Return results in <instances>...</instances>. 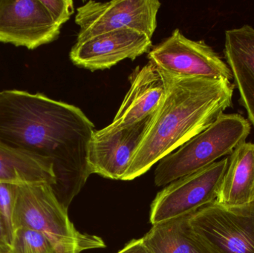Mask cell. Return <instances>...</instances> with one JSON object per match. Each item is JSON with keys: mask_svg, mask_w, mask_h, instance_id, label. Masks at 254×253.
Here are the masks:
<instances>
[{"mask_svg": "<svg viewBox=\"0 0 254 253\" xmlns=\"http://www.w3.org/2000/svg\"><path fill=\"white\" fill-rule=\"evenodd\" d=\"M152 48V39L132 29H121L76 42L70 51L71 62L80 68L105 70L126 59L134 60Z\"/></svg>", "mask_w": 254, "mask_h": 253, "instance_id": "10", "label": "cell"}, {"mask_svg": "<svg viewBox=\"0 0 254 253\" xmlns=\"http://www.w3.org/2000/svg\"><path fill=\"white\" fill-rule=\"evenodd\" d=\"M251 130L250 122L241 114H221L209 127L158 162L155 184L167 185L231 154L246 142Z\"/></svg>", "mask_w": 254, "mask_h": 253, "instance_id": "4", "label": "cell"}, {"mask_svg": "<svg viewBox=\"0 0 254 253\" xmlns=\"http://www.w3.org/2000/svg\"><path fill=\"white\" fill-rule=\"evenodd\" d=\"M95 126L78 107L43 94L0 92V143L49 159L55 196L68 209L90 176L87 156Z\"/></svg>", "mask_w": 254, "mask_h": 253, "instance_id": "1", "label": "cell"}, {"mask_svg": "<svg viewBox=\"0 0 254 253\" xmlns=\"http://www.w3.org/2000/svg\"><path fill=\"white\" fill-rule=\"evenodd\" d=\"M11 239L6 227L5 223L0 214V253H8Z\"/></svg>", "mask_w": 254, "mask_h": 253, "instance_id": "20", "label": "cell"}, {"mask_svg": "<svg viewBox=\"0 0 254 253\" xmlns=\"http://www.w3.org/2000/svg\"><path fill=\"white\" fill-rule=\"evenodd\" d=\"M16 188L15 184L0 183V214L5 223L11 242L14 234L13 218Z\"/></svg>", "mask_w": 254, "mask_h": 253, "instance_id": "18", "label": "cell"}, {"mask_svg": "<svg viewBox=\"0 0 254 253\" xmlns=\"http://www.w3.org/2000/svg\"><path fill=\"white\" fill-rule=\"evenodd\" d=\"M61 28L40 0H0V43L34 50L56 40Z\"/></svg>", "mask_w": 254, "mask_h": 253, "instance_id": "9", "label": "cell"}, {"mask_svg": "<svg viewBox=\"0 0 254 253\" xmlns=\"http://www.w3.org/2000/svg\"><path fill=\"white\" fill-rule=\"evenodd\" d=\"M128 80L129 89L111 124L105 127L107 130L125 129L153 115L165 96L164 76L150 61L143 66H137Z\"/></svg>", "mask_w": 254, "mask_h": 253, "instance_id": "12", "label": "cell"}, {"mask_svg": "<svg viewBox=\"0 0 254 253\" xmlns=\"http://www.w3.org/2000/svg\"><path fill=\"white\" fill-rule=\"evenodd\" d=\"M166 94L122 181L141 176L210 126L233 105L230 80L185 77L161 70Z\"/></svg>", "mask_w": 254, "mask_h": 253, "instance_id": "2", "label": "cell"}, {"mask_svg": "<svg viewBox=\"0 0 254 253\" xmlns=\"http://www.w3.org/2000/svg\"><path fill=\"white\" fill-rule=\"evenodd\" d=\"M158 0L89 1L77 9V41L121 29H132L152 39L161 7Z\"/></svg>", "mask_w": 254, "mask_h": 253, "instance_id": "7", "label": "cell"}, {"mask_svg": "<svg viewBox=\"0 0 254 253\" xmlns=\"http://www.w3.org/2000/svg\"><path fill=\"white\" fill-rule=\"evenodd\" d=\"M148 58L160 69L181 77L233 79L228 64L213 48L204 41L187 38L179 29L152 48Z\"/></svg>", "mask_w": 254, "mask_h": 253, "instance_id": "8", "label": "cell"}, {"mask_svg": "<svg viewBox=\"0 0 254 253\" xmlns=\"http://www.w3.org/2000/svg\"><path fill=\"white\" fill-rule=\"evenodd\" d=\"M13 222L14 232L30 229L46 236L58 253H81L106 248L101 237L77 231L70 221L68 209L47 183L16 185Z\"/></svg>", "mask_w": 254, "mask_h": 253, "instance_id": "3", "label": "cell"}, {"mask_svg": "<svg viewBox=\"0 0 254 253\" xmlns=\"http://www.w3.org/2000/svg\"><path fill=\"white\" fill-rule=\"evenodd\" d=\"M223 51L240 94L239 102L254 127V28L246 24L227 30Z\"/></svg>", "mask_w": 254, "mask_h": 253, "instance_id": "13", "label": "cell"}, {"mask_svg": "<svg viewBox=\"0 0 254 253\" xmlns=\"http://www.w3.org/2000/svg\"><path fill=\"white\" fill-rule=\"evenodd\" d=\"M0 183L21 184L56 183L49 159L16 150L0 143Z\"/></svg>", "mask_w": 254, "mask_h": 253, "instance_id": "15", "label": "cell"}, {"mask_svg": "<svg viewBox=\"0 0 254 253\" xmlns=\"http://www.w3.org/2000/svg\"><path fill=\"white\" fill-rule=\"evenodd\" d=\"M216 202L226 207L254 202V143H244L228 157V166Z\"/></svg>", "mask_w": 254, "mask_h": 253, "instance_id": "14", "label": "cell"}, {"mask_svg": "<svg viewBox=\"0 0 254 253\" xmlns=\"http://www.w3.org/2000/svg\"><path fill=\"white\" fill-rule=\"evenodd\" d=\"M188 222L210 253H254V202L226 207L215 201L190 215Z\"/></svg>", "mask_w": 254, "mask_h": 253, "instance_id": "5", "label": "cell"}, {"mask_svg": "<svg viewBox=\"0 0 254 253\" xmlns=\"http://www.w3.org/2000/svg\"><path fill=\"white\" fill-rule=\"evenodd\" d=\"M228 166V157L169 184L152 202V225L189 216L217 199Z\"/></svg>", "mask_w": 254, "mask_h": 253, "instance_id": "6", "label": "cell"}, {"mask_svg": "<svg viewBox=\"0 0 254 253\" xmlns=\"http://www.w3.org/2000/svg\"><path fill=\"white\" fill-rule=\"evenodd\" d=\"M189 216L152 225L143 243L152 253H210L191 229Z\"/></svg>", "mask_w": 254, "mask_h": 253, "instance_id": "16", "label": "cell"}, {"mask_svg": "<svg viewBox=\"0 0 254 253\" xmlns=\"http://www.w3.org/2000/svg\"><path fill=\"white\" fill-rule=\"evenodd\" d=\"M117 253H152L143 243V239H133Z\"/></svg>", "mask_w": 254, "mask_h": 253, "instance_id": "21", "label": "cell"}, {"mask_svg": "<svg viewBox=\"0 0 254 253\" xmlns=\"http://www.w3.org/2000/svg\"><path fill=\"white\" fill-rule=\"evenodd\" d=\"M54 22L62 26L74 13L72 0H40Z\"/></svg>", "mask_w": 254, "mask_h": 253, "instance_id": "19", "label": "cell"}, {"mask_svg": "<svg viewBox=\"0 0 254 253\" xmlns=\"http://www.w3.org/2000/svg\"><path fill=\"white\" fill-rule=\"evenodd\" d=\"M8 253H58L46 236L30 229L15 230Z\"/></svg>", "mask_w": 254, "mask_h": 253, "instance_id": "17", "label": "cell"}, {"mask_svg": "<svg viewBox=\"0 0 254 253\" xmlns=\"http://www.w3.org/2000/svg\"><path fill=\"white\" fill-rule=\"evenodd\" d=\"M153 115L120 130L104 128L95 131L88 150L91 175L98 174L104 178L122 181Z\"/></svg>", "mask_w": 254, "mask_h": 253, "instance_id": "11", "label": "cell"}]
</instances>
